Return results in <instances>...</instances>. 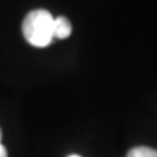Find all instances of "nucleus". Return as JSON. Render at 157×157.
Returning a JSON list of instances; mask_svg holds the SVG:
<instances>
[{
  "mask_svg": "<svg viewBox=\"0 0 157 157\" xmlns=\"http://www.w3.org/2000/svg\"><path fill=\"white\" fill-rule=\"evenodd\" d=\"M22 32L31 45L38 48L48 47L54 39V16L45 9L29 12L23 19Z\"/></svg>",
  "mask_w": 157,
  "mask_h": 157,
  "instance_id": "nucleus-1",
  "label": "nucleus"
},
{
  "mask_svg": "<svg viewBox=\"0 0 157 157\" xmlns=\"http://www.w3.org/2000/svg\"><path fill=\"white\" fill-rule=\"evenodd\" d=\"M67 157H82V156H78V154H71V156H67Z\"/></svg>",
  "mask_w": 157,
  "mask_h": 157,
  "instance_id": "nucleus-5",
  "label": "nucleus"
},
{
  "mask_svg": "<svg viewBox=\"0 0 157 157\" xmlns=\"http://www.w3.org/2000/svg\"><path fill=\"white\" fill-rule=\"evenodd\" d=\"M127 157H157V150L151 147H134L127 153Z\"/></svg>",
  "mask_w": 157,
  "mask_h": 157,
  "instance_id": "nucleus-3",
  "label": "nucleus"
},
{
  "mask_svg": "<svg viewBox=\"0 0 157 157\" xmlns=\"http://www.w3.org/2000/svg\"><path fill=\"white\" fill-rule=\"evenodd\" d=\"M0 157H7V151H6L5 146L2 144V129H0Z\"/></svg>",
  "mask_w": 157,
  "mask_h": 157,
  "instance_id": "nucleus-4",
  "label": "nucleus"
},
{
  "mask_svg": "<svg viewBox=\"0 0 157 157\" xmlns=\"http://www.w3.org/2000/svg\"><path fill=\"white\" fill-rule=\"evenodd\" d=\"M71 35V23L67 17H54V38L66 39Z\"/></svg>",
  "mask_w": 157,
  "mask_h": 157,
  "instance_id": "nucleus-2",
  "label": "nucleus"
}]
</instances>
